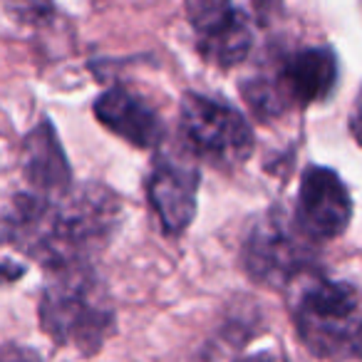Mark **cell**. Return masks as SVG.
I'll return each instance as SVG.
<instances>
[{
	"label": "cell",
	"mask_w": 362,
	"mask_h": 362,
	"mask_svg": "<svg viewBox=\"0 0 362 362\" xmlns=\"http://www.w3.org/2000/svg\"><path fill=\"white\" fill-rule=\"evenodd\" d=\"M6 214L13 246L52 273L90 266L122 223L119 197L97 181L60 197L23 194Z\"/></svg>",
	"instance_id": "obj_1"
},
{
	"label": "cell",
	"mask_w": 362,
	"mask_h": 362,
	"mask_svg": "<svg viewBox=\"0 0 362 362\" xmlns=\"http://www.w3.org/2000/svg\"><path fill=\"white\" fill-rule=\"evenodd\" d=\"M40 327L60 347L82 355L102 350L117 327V313L105 281L92 266L52 273L40 296Z\"/></svg>",
	"instance_id": "obj_2"
},
{
	"label": "cell",
	"mask_w": 362,
	"mask_h": 362,
	"mask_svg": "<svg viewBox=\"0 0 362 362\" xmlns=\"http://www.w3.org/2000/svg\"><path fill=\"white\" fill-rule=\"evenodd\" d=\"M293 298L300 342L322 360H362V305L350 283L313 276Z\"/></svg>",
	"instance_id": "obj_3"
},
{
	"label": "cell",
	"mask_w": 362,
	"mask_h": 362,
	"mask_svg": "<svg viewBox=\"0 0 362 362\" xmlns=\"http://www.w3.org/2000/svg\"><path fill=\"white\" fill-rule=\"evenodd\" d=\"M337 85V55L330 45L300 47L288 52L268 72L248 77L241 95L253 115L273 119L293 107L325 102Z\"/></svg>",
	"instance_id": "obj_4"
},
{
	"label": "cell",
	"mask_w": 362,
	"mask_h": 362,
	"mask_svg": "<svg viewBox=\"0 0 362 362\" xmlns=\"http://www.w3.org/2000/svg\"><path fill=\"white\" fill-rule=\"evenodd\" d=\"M241 258L251 281L281 291L315 271L317 251L296 218L283 206H273L248 228Z\"/></svg>",
	"instance_id": "obj_5"
},
{
	"label": "cell",
	"mask_w": 362,
	"mask_h": 362,
	"mask_svg": "<svg viewBox=\"0 0 362 362\" xmlns=\"http://www.w3.org/2000/svg\"><path fill=\"white\" fill-rule=\"evenodd\" d=\"M181 141L216 169H233L253 151V129L233 105L206 95L184 97L179 110Z\"/></svg>",
	"instance_id": "obj_6"
},
{
	"label": "cell",
	"mask_w": 362,
	"mask_h": 362,
	"mask_svg": "<svg viewBox=\"0 0 362 362\" xmlns=\"http://www.w3.org/2000/svg\"><path fill=\"white\" fill-rule=\"evenodd\" d=\"M187 13L204 60L223 70L246 60L253 47V25L243 8L221 0H192Z\"/></svg>",
	"instance_id": "obj_7"
},
{
	"label": "cell",
	"mask_w": 362,
	"mask_h": 362,
	"mask_svg": "<svg viewBox=\"0 0 362 362\" xmlns=\"http://www.w3.org/2000/svg\"><path fill=\"white\" fill-rule=\"evenodd\" d=\"M293 218L310 241H332L342 236L352 218V199L345 181L327 166H308L303 171Z\"/></svg>",
	"instance_id": "obj_8"
},
{
	"label": "cell",
	"mask_w": 362,
	"mask_h": 362,
	"mask_svg": "<svg viewBox=\"0 0 362 362\" xmlns=\"http://www.w3.org/2000/svg\"><path fill=\"white\" fill-rule=\"evenodd\" d=\"M199 181L197 164L184 154L164 151L154 159L146 179V197L164 233L179 236L192 226L197 216Z\"/></svg>",
	"instance_id": "obj_9"
},
{
	"label": "cell",
	"mask_w": 362,
	"mask_h": 362,
	"mask_svg": "<svg viewBox=\"0 0 362 362\" xmlns=\"http://www.w3.org/2000/svg\"><path fill=\"white\" fill-rule=\"evenodd\" d=\"M95 117L112 134L139 149H154L164 139V122L149 102L127 87H112L95 100Z\"/></svg>",
	"instance_id": "obj_10"
},
{
	"label": "cell",
	"mask_w": 362,
	"mask_h": 362,
	"mask_svg": "<svg viewBox=\"0 0 362 362\" xmlns=\"http://www.w3.org/2000/svg\"><path fill=\"white\" fill-rule=\"evenodd\" d=\"M23 176L37 197H60L72 189V169L50 119L33 127L23 139Z\"/></svg>",
	"instance_id": "obj_11"
},
{
	"label": "cell",
	"mask_w": 362,
	"mask_h": 362,
	"mask_svg": "<svg viewBox=\"0 0 362 362\" xmlns=\"http://www.w3.org/2000/svg\"><path fill=\"white\" fill-rule=\"evenodd\" d=\"M0 362H40L35 350L23 345H3L0 347Z\"/></svg>",
	"instance_id": "obj_12"
},
{
	"label": "cell",
	"mask_w": 362,
	"mask_h": 362,
	"mask_svg": "<svg viewBox=\"0 0 362 362\" xmlns=\"http://www.w3.org/2000/svg\"><path fill=\"white\" fill-rule=\"evenodd\" d=\"M347 127H350L352 139L362 146V87H360V92H357L355 105H352V110H350V122H347Z\"/></svg>",
	"instance_id": "obj_13"
},
{
	"label": "cell",
	"mask_w": 362,
	"mask_h": 362,
	"mask_svg": "<svg viewBox=\"0 0 362 362\" xmlns=\"http://www.w3.org/2000/svg\"><path fill=\"white\" fill-rule=\"evenodd\" d=\"M238 362H288V360L273 350H261V352H253V355L241 357Z\"/></svg>",
	"instance_id": "obj_14"
},
{
	"label": "cell",
	"mask_w": 362,
	"mask_h": 362,
	"mask_svg": "<svg viewBox=\"0 0 362 362\" xmlns=\"http://www.w3.org/2000/svg\"><path fill=\"white\" fill-rule=\"evenodd\" d=\"M23 271H25V268L18 266V263H13V261L0 263V281H16Z\"/></svg>",
	"instance_id": "obj_15"
},
{
	"label": "cell",
	"mask_w": 362,
	"mask_h": 362,
	"mask_svg": "<svg viewBox=\"0 0 362 362\" xmlns=\"http://www.w3.org/2000/svg\"><path fill=\"white\" fill-rule=\"evenodd\" d=\"M0 243H11V233H8V214L0 211Z\"/></svg>",
	"instance_id": "obj_16"
}]
</instances>
